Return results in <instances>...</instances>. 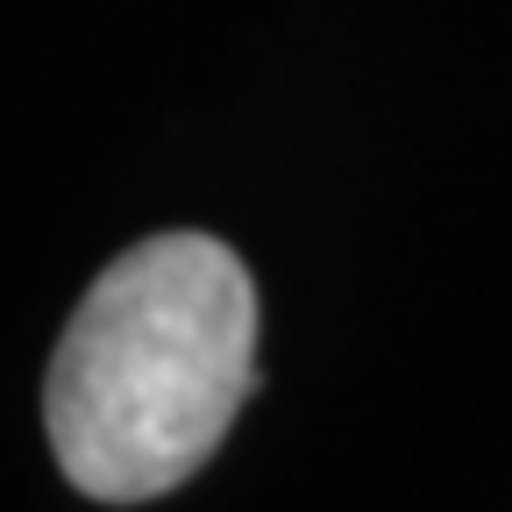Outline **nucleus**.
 <instances>
[{
  "label": "nucleus",
  "instance_id": "nucleus-1",
  "mask_svg": "<svg viewBox=\"0 0 512 512\" xmlns=\"http://www.w3.org/2000/svg\"><path fill=\"white\" fill-rule=\"evenodd\" d=\"M256 384V285L214 235H150L93 278L43 384L72 491L150 505L228 441Z\"/></svg>",
  "mask_w": 512,
  "mask_h": 512
}]
</instances>
